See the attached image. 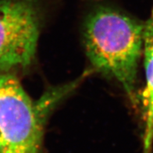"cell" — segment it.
Segmentation results:
<instances>
[{
	"label": "cell",
	"mask_w": 153,
	"mask_h": 153,
	"mask_svg": "<svg viewBox=\"0 0 153 153\" xmlns=\"http://www.w3.org/2000/svg\"><path fill=\"white\" fill-rule=\"evenodd\" d=\"M144 54L146 85L142 94L144 117L143 153H152L153 146V10L145 24Z\"/></svg>",
	"instance_id": "cell-4"
},
{
	"label": "cell",
	"mask_w": 153,
	"mask_h": 153,
	"mask_svg": "<svg viewBox=\"0 0 153 153\" xmlns=\"http://www.w3.org/2000/svg\"><path fill=\"white\" fill-rule=\"evenodd\" d=\"M16 76L0 75V153H43V117Z\"/></svg>",
	"instance_id": "cell-2"
},
{
	"label": "cell",
	"mask_w": 153,
	"mask_h": 153,
	"mask_svg": "<svg viewBox=\"0 0 153 153\" xmlns=\"http://www.w3.org/2000/svg\"><path fill=\"white\" fill-rule=\"evenodd\" d=\"M145 24L109 6H99L84 27V44L91 64L114 78L134 100Z\"/></svg>",
	"instance_id": "cell-1"
},
{
	"label": "cell",
	"mask_w": 153,
	"mask_h": 153,
	"mask_svg": "<svg viewBox=\"0 0 153 153\" xmlns=\"http://www.w3.org/2000/svg\"><path fill=\"white\" fill-rule=\"evenodd\" d=\"M40 25L39 0H0V72L31 64Z\"/></svg>",
	"instance_id": "cell-3"
}]
</instances>
